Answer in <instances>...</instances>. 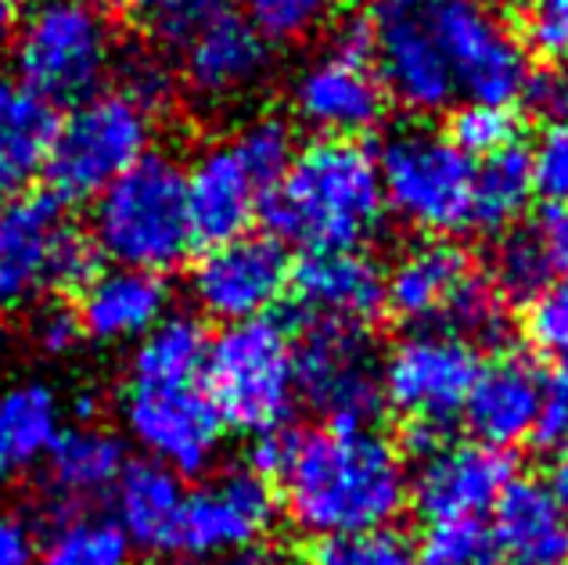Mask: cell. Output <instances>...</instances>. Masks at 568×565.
I'll return each instance as SVG.
<instances>
[{"label": "cell", "instance_id": "obj_1", "mask_svg": "<svg viewBox=\"0 0 568 565\" xmlns=\"http://www.w3.org/2000/svg\"><path fill=\"white\" fill-rule=\"evenodd\" d=\"M252 468L274 475L292 526L310 537L393 526L410 501L403 454L371 422H327L260 440Z\"/></svg>", "mask_w": 568, "mask_h": 565}, {"label": "cell", "instance_id": "obj_2", "mask_svg": "<svg viewBox=\"0 0 568 565\" xmlns=\"http://www.w3.org/2000/svg\"><path fill=\"white\" fill-rule=\"evenodd\" d=\"M209 335L191 314H166L133 346L119 422L144 461L184 475L213 468L223 447V422L205 393Z\"/></svg>", "mask_w": 568, "mask_h": 565}, {"label": "cell", "instance_id": "obj_3", "mask_svg": "<svg viewBox=\"0 0 568 565\" xmlns=\"http://www.w3.org/2000/svg\"><path fill=\"white\" fill-rule=\"evenodd\" d=\"M260 213L284 245L306 252H364L385 228L375 152L361 141L317 138L298 148L288 173L263 195Z\"/></svg>", "mask_w": 568, "mask_h": 565}, {"label": "cell", "instance_id": "obj_4", "mask_svg": "<svg viewBox=\"0 0 568 565\" xmlns=\"http://www.w3.org/2000/svg\"><path fill=\"white\" fill-rule=\"evenodd\" d=\"M91 245L112 266L166 274L199 245L187 216L184 167L170 152H148L94 199Z\"/></svg>", "mask_w": 568, "mask_h": 565}, {"label": "cell", "instance_id": "obj_5", "mask_svg": "<svg viewBox=\"0 0 568 565\" xmlns=\"http://www.w3.org/2000/svg\"><path fill=\"white\" fill-rule=\"evenodd\" d=\"M202 382L223 428L277 436L298 404L292 332L274 317L227 324L209 342Z\"/></svg>", "mask_w": 568, "mask_h": 565}, {"label": "cell", "instance_id": "obj_6", "mask_svg": "<svg viewBox=\"0 0 568 565\" xmlns=\"http://www.w3.org/2000/svg\"><path fill=\"white\" fill-rule=\"evenodd\" d=\"M14 80L48 105H80L94 98L119 58L115 29L87 0H43L29 8L11 37Z\"/></svg>", "mask_w": 568, "mask_h": 565}, {"label": "cell", "instance_id": "obj_7", "mask_svg": "<svg viewBox=\"0 0 568 565\" xmlns=\"http://www.w3.org/2000/svg\"><path fill=\"white\" fill-rule=\"evenodd\" d=\"M385 306L414 332H450L475 346L504 332V295L450 238H425L399 252L385 274Z\"/></svg>", "mask_w": 568, "mask_h": 565}, {"label": "cell", "instance_id": "obj_8", "mask_svg": "<svg viewBox=\"0 0 568 565\" xmlns=\"http://www.w3.org/2000/svg\"><path fill=\"white\" fill-rule=\"evenodd\" d=\"M385 210L428 238L471 231L475 162L432 123L396 127L375 152Z\"/></svg>", "mask_w": 568, "mask_h": 565}, {"label": "cell", "instance_id": "obj_9", "mask_svg": "<svg viewBox=\"0 0 568 565\" xmlns=\"http://www.w3.org/2000/svg\"><path fill=\"white\" fill-rule=\"evenodd\" d=\"M152 112L133 105L115 87L98 91L94 98L72 105L65 119H58L43 176L58 202L98 199L104 188L152 152Z\"/></svg>", "mask_w": 568, "mask_h": 565}, {"label": "cell", "instance_id": "obj_10", "mask_svg": "<svg viewBox=\"0 0 568 565\" xmlns=\"http://www.w3.org/2000/svg\"><path fill=\"white\" fill-rule=\"evenodd\" d=\"M478 371L483 361L475 342L436 329L410 332L378 361L382 404L410 425L414 447L422 451L465 418Z\"/></svg>", "mask_w": 568, "mask_h": 565}, {"label": "cell", "instance_id": "obj_11", "mask_svg": "<svg viewBox=\"0 0 568 565\" xmlns=\"http://www.w3.org/2000/svg\"><path fill=\"white\" fill-rule=\"evenodd\" d=\"M94 274L91 234L77 228L54 195H22L0 205V306L83 285Z\"/></svg>", "mask_w": 568, "mask_h": 565}, {"label": "cell", "instance_id": "obj_12", "mask_svg": "<svg viewBox=\"0 0 568 565\" xmlns=\"http://www.w3.org/2000/svg\"><path fill=\"white\" fill-rule=\"evenodd\" d=\"M454 91L478 105H511L529 80V51L493 0H422Z\"/></svg>", "mask_w": 568, "mask_h": 565}, {"label": "cell", "instance_id": "obj_13", "mask_svg": "<svg viewBox=\"0 0 568 565\" xmlns=\"http://www.w3.org/2000/svg\"><path fill=\"white\" fill-rule=\"evenodd\" d=\"M277 518L271 480L256 468H223L184 494L173 555L205 562L245 558L266 541Z\"/></svg>", "mask_w": 568, "mask_h": 565}, {"label": "cell", "instance_id": "obj_14", "mask_svg": "<svg viewBox=\"0 0 568 565\" xmlns=\"http://www.w3.org/2000/svg\"><path fill=\"white\" fill-rule=\"evenodd\" d=\"M187 289L202 317L245 324L271 317L292 289V260L274 234H237L231 242L205 245L187 274Z\"/></svg>", "mask_w": 568, "mask_h": 565}, {"label": "cell", "instance_id": "obj_15", "mask_svg": "<svg viewBox=\"0 0 568 565\" xmlns=\"http://www.w3.org/2000/svg\"><path fill=\"white\" fill-rule=\"evenodd\" d=\"M371 22V69L388 101L410 115H436L454 105V80L425 22L422 0H378Z\"/></svg>", "mask_w": 568, "mask_h": 565}, {"label": "cell", "instance_id": "obj_16", "mask_svg": "<svg viewBox=\"0 0 568 565\" xmlns=\"http://www.w3.org/2000/svg\"><path fill=\"white\" fill-rule=\"evenodd\" d=\"M303 324V339L295 342L298 400H306L327 422H371L382 404V390L367 329L324 321Z\"/></svg>", "mask_w": 568, "mask_h": 565}, {"label": "cell", "instance_id": "obj_17", "mask_svg": "<svg viewBox=\"0 0 568 565\" xmlns=\"http://www.w3.org/2000/svg\"><path fill=\"white\" fill-rule=\"evenodd\" d=\"M515 483V461L478 440H436L417 451L410 501L432 526H468L497 508Z\"/></svg>", "mask_w": 568, "mask_h": 565}, {"label": "cell", "instance_id": "obj_18", "mask_svg": "<svg viewBox=\"0 0 568 565\" xmlns=\"http://www.w3.org/2000/svg\"><path fill=\"white\" fill-rule=\"evenodd\" d=\"M176 54L191 98L202 105H231L271 77L274 43L248 22V14L223 4Z\"/></svg>", "mask_w": 568, "mask_h": 565}, {"label": "cell", "instance_id": "obj_19", "mask_svg": "<svg viewBox=\"0 0 568 565\" xmlns=\"http://www.w3.org/2000/svg\"><path fill=\"white\" fill-rule=\"evenodd\" d=\"M288 101L298 123L317 130L321 138L342 141H356L361 133L375 130L388 109L371 62L332 48L295 72Z\"/></svg>", "mask_w": 568, "mask_h": 565}, {"label": "cell", "instance_id": "obj_20", "mask_svg": "<svg viewBox=\"0 0 568 565\" xmlns=\"http://www.w3.org/2000/svg\"><path fill=\"white\" fill-rule=\"evenodd\" d=\"M547 375L529 353H500L483 364L471 385L465 422L478 443L507 451L536 436Z\"/></svg>", "mask_w": 568, "mask_h": 565}, {"label": "cell", "instance_id": "obj_21", "mask_svg": "<svg viewBox=\"0 0 568 565\" xmlns=\"http://www.w3.org/2000/svg\"><path fill=\"white\" fill-rule=\"evenodd\" d=\"M292 295L303 321L367 329L385 306V274L364 252H306L292 266Z\"/></svg>", "mask_w": 568, "mask_h": 565}, {"label": "cell", "instance_id": "obj_22", "mask_svg": "<svg viewBox=\"0 0 568 565\" xmlns=\"http://www.w3.org/2000/svg\"><path fill=\"white\" fill-rule=\"evenodd\" d=\"M170 314V289L159 274L130 271V266H101L80 285L77 317L80 335L123 346L138 342Z\"/></svg>", "mask_w": 568, "mask_h": 565}, {"label": "cell", "instance_id": "obj_23", "mask_svg": "<svg viewBox=\"0 0 568 565\" xmlns=\"http://www.w3.org/2000/svg\"><path fill=\"white\" fill-rule=\"evenodd\" d=\"M184 195L194 242L202 245H220L248 234L252 216L263 205V191L234 155L231 141L199 148V155L184 167Z\"/></svg>", "mask_w": 568, "mask_h": 565}, {"label": "cell", "instance_id": "obj_24", "mask_svg": "<svg viewBox=\"0 0 568 565\" xmlns=\"http://www.w3.org/2000/svg\"><path fill=\"white\" fill-rule=\"evenodd\" d=\"M497 565H568V512L544 480H515L493 508Z\"/></svg>", "mask_w": 568, "mask_h": 565}, {"label": "cell", "instance_id": "obj_25", "mask_svg": "<svg viewBox=\"0 0 568 565\" xmlns=\"http://www.w3.org/2000/svg\"><path fill=\"white\" fill-rule=\"evenodd\" d=\"M126 465L130 457L123 436L94 422L65 428L51 454L43 457L48 486L62 501V508H94L101 497H112Z\"/></svg>", "mask_w": 568, "mask_h": 565}, {"label": "cell", "instance_id": "obj_26", "mask_svg": "<svg viewBox=\"0 0 568 565\" xmlns=\"http://www.w3.org/2000/svg\"><path fill=\"white\" fill-rule=\"evenodd\" d=\"M187 486L176 472L155 465V461H130L112 490V518L126 533L133 552L173 555L176 523H181Z\"/></svg>", "mask_w": 568, "mask_h": 565}, {"label": "cell", "instance_id": "obj_27", "mask_svg": "<svg viewBox=\"0 0 568 565\" xmlns=\"http://www.w3.org/2000/svg\"><path fill=\"white\" fill-rule=\"evenodd\" d=\"M58 115L26 83L0 72V195H19L48 167Z\"/></svg>", "mask_w": 568, "mask_h": 565}, {"label": "cell", "instance_id": "obj_28", "mask_svg": "<svg viewBox=\"0 0 568 565\" xmlns=\"http://www.w3.org/2000/svg\"><path fill=\"white\" fill-rule=\"evenodd\" d=\"M65 433V407L51 385L11 382L0 385V486L29 465H40Z\"/></svg>", "mask_w": 568, "mask_h": 565}, {"label": "cell", "instance_id": "obj_29", "mask_svg": "<svg viewBox=\"0 0 568 565\" xmlns=\"http://www.w3.org/2000/svg\"><path fill=\"white\" fill-rule=\"evenodd\" d=\"M532 167L529 148H507L489 159L475 162L471 184V231L483 234H507L532 202Z\"/></svg>", "mask_w": 568, "mask_h": 565}, {"label": "cell", "instance_id": "obj_30", "mask_svg": "<svg viewBox=\"0 0 568 565\" xmlns=\"http://www.w3.org/2000/svg\"><path fill=\"white\" fill-rule=\"evenodd\" d=\"M40 565H133V544L112 515L62 508L40 541Z\"/></svg>", "mask_w": 568, "mask_h": 565}, {"label": "cell", "instance_id": "obj_31", "mask_svg": "<svg viewBox=\"0 0 568 565\" xmlns=\"http://www.w3.org/2000/svg\"><path fill=\"white\" fill-rule=\"evenodd\" d=\"M558 278L555 263H550L544 242L536 238V231H507L497 245V256H493V289H497L504 300H532L540 295L550 281Z\"/></svg>", "mask_w": 568, "mask_h": 565}, {"label": "cell", "instance_id": "obj_32", "mask_svg": "<svg viewBox=\"0 0 568 565\" xmlns=\"http://www.w3.org/2000/svg\"><path fill=\"white\" fill-rule=\"evenodd\" d=\"M234 155L242 159V167L248 170V176L256 181V188L271 191L284 173H288L292 159H295V130L288 119L281 115H256L248 119L231 138Z\"/></svg>", "mask_w": 568, "mask_h": 565}, {"label": "cell", "instance_id": "obj_33", "mask_svg": "<svg viewBox=\"0 0 568 565\" xmlns=\"http://www.w3.org/2000/svg\"><path fill=\"white\" fill-rule=\"evenodd\" d=\"M306 565H417V547L403 529L382 526L317 541Z\"/></svg>", "mask_w": 568, "mask_h": 565}, {"label": "cell", "instance_id": "obj_34", "mask_svg": "<svg viewBox=\"0 0 568 565\" xmlns=\"http://www.w3.org/2000/svg\"><path fill=\"white\" fill-rule=\"evenodd\" d=\"M518 133H521V123L511 112V105H478V101H465V105L450 112V123H446V138H450L471 162L515 148Z\"/></svg>", "mask_w": 568, "mask_h": 565}, {"label": "cell", "instance_id": "obj_35", "mask_svg": "<svg viewBox=\"0 0 568 565\" xmlns=\"http://www.w3.org/2000/svg\"><path fill=\"white\" fill-rule=\"evenodd\" d=\"M115 91L130 98L144 112H162L173 101L176 77L166 62V54L155 48H133L115 58Z\"/></svg>", "mask_w": 568, "mask_h": 565}, {"label": "cell", "instance_id": "obj_36", "mask_svg": "<svg viewBox=\"0 0 568 565\" xmlns=\"http://www.w3.org/2000/svg\"><path fill=\"white\" fill-rule=\"evenodd\" d=\"M526 339L544 361L568 371V271L526 303Z\"/></svg>", "mask_w": 568, "mask_h": 565}, {"label": "cell", "instance_id": "obj_37", "mask_svg": "<svg viewBox=\"0 0 568 565\" xmlns=\"http://www.w3.org/2000/svg\"><path fill=\"white\" fill-rule=\"evenodd\" d=\"M338 0H248V22L271 43H292L332 19Z\"/></svg>", "mask_w": 568, "mask_h": 565}, {"label": "cell", "instance_id": "obj_38", "mask_svg": "<svg viewBox=\"0 0 568 565\" xmlns=\"http://www.w3.org/2000/svg\"><path fill=\"white\" fill-rule=\"evenodd\" d=\"M227 0H141V22L162 51H181Z\"/></svg>", "mask_w": 568, "mask_h": 565}, {"label": "cell", "instance_id": "obj_39", "mask_svg": "<svg viewBox=\"0 0 568 565\" xmlns=\"http://www.w3.org/2000/svg\"><path fill=\"white\" fill-rule=\"evenodd\" d=\"M532 191L547 202V210H568V119L547 123L529 148Z\"/></svg>", "mask_w": 568, "mask_h": 565}, {"label": "cell", "instance_id": "obj_40", "mask_svg": "<svg viewBox=\"0 0 568 565\" xmlns=\"http://www.w3.org/2000/svg\"><path fill=\"white\" fill-rule=\"evenodd\" d=\"M417 565H497V555H493L489 533L478 523L432 526L417 552Z\"/></svg>", "mask_w": 568, "mask_h": 565}, {"label": "cell", "instance_id": "obj_41", "mask_svg": "<svg viewBox=\"0 0 568 565\" xmlns=\"http://www.w3.org/2000/svg\"><path fill=\"white\" fill-rule=\"evenodd\" d=\"M518 37L526 51L544 58H568V0H515Z\"/></svg>", "mask_w": 568, "mask_h": 565}, {"label": "cell", "instance_id": "obj_42", "mask_svg": "<svg viewBox=\"0 0 568 565\" xmlns=\"http://www.w3.org/2000/svg\"><path fill=\"white\" fill-rule=\"evenodd\" d=\"M521 101L544 119V123H558L568 119V83L561 69H540L529 72L526 87H521Z\"/></svg>", "mask_w": 568, "mask_h": 565}, {"label": "cell", "instance_id": "obj_43", "mask_svg": "<svg viewBox=\"0 0 568 565\" xmlns=\"http://www.w3.org/2000/svg\"><path fill=\"white\" fill-rule=\"evenodd\" d=\"M544 447L568 451V371H558L555 379H547L540 422H536V436Z\"/></svg>", "mask_w": 568, "mask_h": 565}, {"label": "cell", "instance_id": "obj_44", "mask_svg": "<svg viewBox=\"0 0 568 565\" xmlns=\"http://www.w3.org/2000/svg\"><path fill=\"white\" fill-rule=\"evenodd\" d=\"M0 565H40V537L22 515L0 512Z\"/></svg>", "mask_w": 568, "mask_h": 565}, {"label": "cell", "instance_id": "obj_45", "mask_svg": "<svg viewBox=\"0 0 568 565\" xmlns=\"http://www.w3.org/2000/svg\"><path fill=\"white\" fill-rule=\"evenodd\" d=\"M33 335L43 353H65L77 346L80 329H77V317L65 314V310H43L33 324Z\"/></svg>", "mask_w": 568, "mask_h": 565}, {"label": "cell", "instance_id": "obj_46", "mask_svg": "<svg viewBox=\"0 0 568 565\" xmlns=\"http://www.w3.org/2000/svg\"><path fill=\"white\" fill-rule=\"evenodd\" d=\"M536 238L544 242L555 271H568V210H544V216L536 220Z\"/></svg>", "mask_w": 568, "mask_h": 565}, {"label": "cell", "instance_id": "obj_47", "mask_svg": "<svg viewBox=\"0 0 568 565\" xmlns=\"http://www.w3.org/2000/svg\"><path fill=\"white\" fill-rule=\"evenodd\" d=\"M547 486H550V494L558 497L561 508L568 512V451H561V454H558L555 468H550V480H547Z\"/></svg>", "mask_w": 568, "mask_h": 565}, {"label": "cell", "instance_id": "obj_48", "mask_svg": "<svg viewBox=\"0 0 568 565\" xmlns=\"http://www.w3.org/2000/svg\"><path fill=\"white\" fill-rule=\"evenodd\" d=\"M14 26H19V19H14V0H0V51L11 43Z\"/></svg>", "mask_w": 568, "mask_h": 565}, {"label": "cell", "instance_id": "obj_49", "mask_svg": "<svg viewBox=\"0 0 568 565\" xmlns=\"http://www.w3.org/2000/svg\"><path fill=\"white\" fill-rule=\"evenodd\" d=\"M205 565H263V555H245V558H231V562H205Z\"/></svg>", "mask_w": 568, "mask_h": 565}, {"label": "cell", "instance_id": "obj_50", "mask_svg": "<svg viewBox=\"0 0 568 565\" xmlns=\"http://www.w3.org/2000/svg\"><path fill=\"white\" fill-rule=\"evenodd\" d=\"M14 4H33L37 8V4H43V0H14Z\"/></svg>", "mask_w": 568, "mask_h": 565}, {"label": "cell", "instance_id": "obj_51", "mask_svg": "<svg viewBox=\"0 0 568 565\" xmlns=\"http://www.w3.org/2000/svg\"><path fill=\"white\" fill-rule=\"evenodd\" d=\"M87 4H98L101 8V4H109V0H87Z\"/></svg>", "mask_w": 568, "mask_h": 565}, {"label": "cell", "instance_id": "obj_52", "mask_svg": "<svg viewBox=\"0 0 568 565\" xmlns=\"http://www.w3.org/2000/svg\"><path fill=\"white\" fill-rule=\"evenodd\" d=\"M561 72H565V83H568V65H565V69H561Z\"/></svg>", "mask_w": 568, "mask_h": 565}]
</instances>
